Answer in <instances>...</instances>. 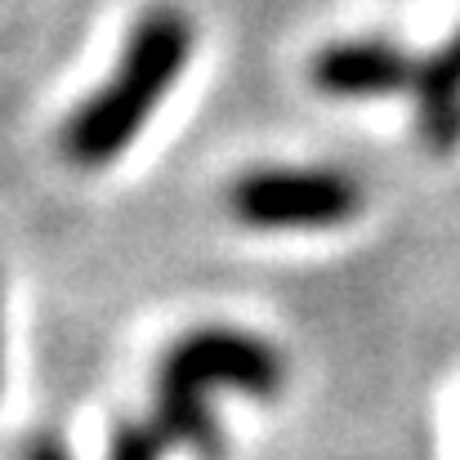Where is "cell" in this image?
I'll return each mask as SVG.
<instances>
[{
    "label": "cell",
    "instance_id": "cell-1",
    "mask_svg": "<svg viewBox=\"0 0 460 460\" xmlns=\"http://www.w3.org/2000/svg\"><path fill=\"white\" fill-rule=\"evenodd\" d=\"M282 380H287V362L269 340L237 326H192L156 362L153 420L170 443L197 452L201 460H219L224 438L206 394L242 389L269 402L282 394Z\"/></svg>",
    "mask_w": 460,
    "mask_h": 460
},
{
    "label": "cell",
    "instance_id": "cell-2",
    "mask_svg": "<svg viewBox=\"0 0 460 460\" xmlns=\"http://www.w3.org/2000/svg\"><path fill=\"white\" fill-rule=\"evenodd\" d=\"M188 58H192V22L170 4L148 9L130 27V40L112 76L63 121V135H58L63 156L85 170L117 161L148 126L156 103L170 94V85L188 67Z\"/></svg>",
    "mask_w": 460,
    "mask_h": 460
},
{
    "label": "cell",
    "instance_id": "cell-3",
    "mask_svg": "<svg viewBox=\"0 0 460 460\" xmlns=\"http://www.w3.org/2000/svg\"><path fill=\"white\" fill-rule=\"evenodd\" d=\"M228 210L251 228H340L362 210V188L340 170L264 165L246 170L228 188Z\"/></svg>",
    "mask_w": 460,
    "mask_h": 460
},
{
    "label": "cell",
    "instance_id": "cell-4",
    "mask_svg": "<svg viewBox=\"0 0 460 460\" xmlns=\"http://www.w3.org/2000/svg\"><path fill=\"white\" fill-rule=\"evenodd\" d=\"M420 58H411L402 45L385 36H353V40H331L313 54L308 81L313 90L331 99H385V94H407L416 90Z\"/></svg>",
    "mask_w": 460,
    "mask_h": 460
},
{
    "label": "cell",
    "instance_id": "cell-5",
    "mask_svg": "<svg viewBox=\"0 0 460 460\" xmlns=\"http://www.w3.org/2000/svg\"><path fill=\"white\" fill-rule=\"evenodd\" d=\"M416 130L425 148L438 156L460 148V31L438 45L429 58H420L416 76Z\"/></svg>",
    "mask_w": 460,
    "mask_h": 460
},
{
    "label": "cell",
    "instance_id": "cell-6",
    "mask_svg": "<svg viewBox=\"0 0 460 460\" xmlns=\"http://www.w3.org/2000/svg\"><path fill=\"white\" fill-rule=\"evenodd\" d=\"M165 447H170V438L161 434V425L153 416L148 420H117L112 443H108V460H161ZM18 460H72V456H67V447L54 434H31L22 443Z\"/></svg>",
    "mask_w": 460,
    "mask_h": 460
}]
</instances>
